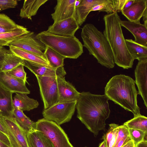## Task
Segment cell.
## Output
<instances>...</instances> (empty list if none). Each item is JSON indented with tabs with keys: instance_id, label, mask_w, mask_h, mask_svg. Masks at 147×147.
<instances>
[{
	"instance_id": "obj_7",
	"label": "cell",
	"mask_w": 147,
	"mask_h": 147,
	"mask_svg": "<svg viewBox=\"0 0 147 147\" xmlns=\"http://www.w3.org/2000/svg\"><path fill=\"white\" fill-rule=\"evenodd\" d=\"M76 102L57 103L42 113L45 119L54 122L59 125L69 121L74 114Z\"/></svg>"
},
{
	"instance_id": "obj_23",
	"label": "cell",
	"mask_w": 147,
	"mask_h": 147,
	"mask_svg": "<svg viewBox=\"0 0 147 147\" xmlns=\"http://www.w3.org/2000/svg\"><path fill=\"white\" fill-rule=\"evenodd\" d=\"M48 0H25L19 14L22 18L32 20V17L35 15L39 7Z\"/></svg>"
},
{
	"instance_id": "obj_9",
	"label": "cell",
	"mask_w": 147,
	"mask_h": 147,
	"mask_svg": "<svg viewBox=\"0 0 147 147\" xmlns=\"http://www.w3.org/2000/svg\"><path fill=\"white\" fill-rule=\"evenodd\" d=\"M1 119L7 130L10 147H29L27 132L19 125L14 117L7 118L1 116Z\"/></svg>"
},
{
	"instance_id": "obj_38",
	"label": "cell",
	"mask_w": 147,
	"mask_h": 147,
	"mask_svg": "<svg viewBox=\"0 0 147 147\" xmlns=\"http://www.w3.org/2000/svg\"><path fill=\"white\" fill-rule=\"evenodd\" d=\"M0 140L10 147V143L7 136L0 131Z\"/></svg>"
},
{
	"instance_id": "obj_31",
	"label": "cell",
	"mask_w": 147,
	"mask_h": 147,
	"mask_svg": "<svg viewBox=\"0 0 147 147\" xmlns=\"http://www.w3.org/2000/svg\"><path fill=\"white\" fill-rule=\"evenodd\" d=\"M109 129L102 137L105 140L107 147H113L118 131L119 125L114 123L109 124Z\"/></svg>"
},
{
	"instance_id": "obj_11",
	"label": "cell",
	"mask_w": 147,
	"mask_h": 147,
	"mask_svg": "<svg viewBox=\"0 0 147 147\" xmlns=\"http://www.w3.org/2000/svg\"><path fill=\"white\" fill-rule=\"evenodd\" d=\"M79 28L76 19L72 17L54 22L46 31L55 35L73 36Z\"/></svg>"
},
{
	"instance_id": "obj_35",
	"label": "cell",
	"mask_w": 147,
	"mask_h": 147,
	"mask_svg": "<svg viewBox=\"0 0 147 147\" xmlns=\"http://www.w3.org/2000/svg\"><path fill=\"white\" fill-rule=\"evenodd\" d=\"M128 136H129V133L127 127L123 124L119 125L116 140L113 147L115 146L119 141L125 137Z\"/></svg>"
},
{
	"instance_id": "obj_8",
	"label": "cell",
	"mask_w": 147,
	"mask_h": 147,
	"mask_svg": "<svg viewBox=\"0 0 147 147\" xmlns=\"http://www.w3.org/2000/svg\"><path fill=\"white\" fill-rule=\"evenodd\" d=\"M39 87L44 109L57 103L58 92L57 77L36 76Z\"/></svg>"
},
{
	"instance_id": "obj_34",
	"label": "cell",
	"mask_w": 147,
	"mask_h": 147,
	"mask_svg": "<svg viewBox=\"0 0 147 147\" xmlns=\"http://www.w3.org/2000/svg\"><path fill=\"white\" fill-rule=\"evenodd\" d=\"M5 72L9 76L22 80L26 83H27L26 73L24 70V66L23 65H19L13 69Z\"/></svg>"
},
{
	"instance_id": "obj_33",
	"label": "cell",
	"mask_w": 147,
	"mask_h": 147,
	"mask_svg": "<svg viewBox=\"0 0 147 147\" xmlns=\"http://www.w3.org/2000/svg\"><path fill=\"white\" fill-rule=\"evenodd\" d=\"M129 136L136 146L138 144L144 141L147 140V131L141 130L128 129Z\"/></svg>"
},
{
	"instance_id": "obj_19",
	"label": "cell",
	"mask_w": 147,
	"mask_h": 147,
	"mask_svg": "<svg viewBox=\"0 0 147 147\" xmlns=\"http://www.w3.org/2000/svg\"><path fill=\"white\" fill-rule=\"evenodd\" d=\"M147 9V0H135L130 7L121 12L129 21L139 22Z\"/></svg>"
},
{
	"instance_id": "obj_43",
	"label": "cell",
	"mask_w": 147,
	"mask_h": 147,
	"mask_svg": "<svg viewBox=\"0 0 147 147\" xmlns=\"http://www.w3.org/2000/svg\"><path fill=\"white\" fill-rule=\"evenodd\" d=\"M135 147H147V140H144L138 143Z\"/></svg>"
},
{
	"instance_id": "obj_37",
	"label": "cell",
	"mask_w": 147,
	"mask_h": 147,
	"mask_svg": "<svg viewBox=\"0 0 147 147\" xmlns=\"http://www.w3.org/2000/svg\"><path fill=\"white\" fill-rule=\"evenodd\" d=\"M17 5V0H0V11L8 9L15 8Z\"/></svg>"
},
{
	"instance_id": "obj_49",
	"label": "cell",
	"mask_w": 147,
	"mask_h": 147,
	"mask_svg": "<svg viewBox=\"0 0 147 147\" xmlns=\"http://www.w3.org/2000/svg\"><path fill=\"white\" fill-rule=\"evenodd\" d=\"M0 147H10L0 140Z\"/></svg>"
},
{
	"instance_id": "obj_29",
	"label": "cell",
	"mask_w": 147,
	"mask_h": 147,
	"mask_svg": "<svg viewBox=\"0 0 147 147\" xmlns=\"http://www.w3.org/2000/svg\"><path fill=\"white\" fill-rule=\"evenodd\" d=\"M44 53L50 67L57 68L63 66L64 59L66 58L51 48L45 46Z\"/></svg>"
},
{
	"instance_id": "obj_5",
	"label": "cell",
	"mask_w": 147,
	"mask_h": 147,
	"mask_svg": "<svg viewBox=\"0 0 147 147\" xmlns=\"http://www.w3.org/2000/svg\"><path fill=\"white\" fill-rule=\"evenodd\" d=\"M36 37L45 46L66 58L76 59L83 53V45L75 36H61L44 31L36 34Z\"/></svg>"
},
{
	"instance_id": "obj_6",
	"label": "cell",
	"mask_w": 147,
	"mask_h": 147,
	"mask_svg": "<svg viewBox=\"0 0 147 147\" xmlns=\"http://www.w3.org/2000/svg\"><path fill=\"white\" fill-rule=\"evenodd\" d=\"M35 123L36 129L45 135L55 147H74L63 130L54 122L44 118Z\"/></svg>"
},
{
	"instance_id": "obj_4",
	"label": "cell",
	"mask_w": 147,
	"mask_h": 147,
	"mask_svg": "<svg viewBox=\"0 0 147 147\" xmlns=\"http://www.w3.org/2000/svg\"><path fill=\"white\" fill-rule=\"evenodd\" d=\"M81 36L90 55L98 62L107 68L115 66L113 53L110 46L103 34L92 24L88 23L82 28Z\"/></svg>"
},
{
	"instance_id": "obj_39",
	"label": "cell",
	"mask_w": 147,
	"mask_h": 147,
	"mask_svg": "<svg viewBox=\"0 0 147 147\" xmlns=\"http://www.w3.org/2000/svg\"><path fill=\"white\" fill-rule=\"evenodd\" d=\"M131 140L129 136H126L119 141L114 147H121Z\"/></svg>"
},
{
	"instance_id": "obj_18",
	"label": "cell",
	"mask_w": 147,
	"mask_h": 147,
	"mask_svg": "<svg viewBox=\"0 0 147 147\" xmlns=\"http://www.w3.org/2000/svg\"><path fill=\"white\" fill-rule=\"evenodd\" d=\"M108 1V0H80L79 4L76 7L75 18L79 26L85 22L88 15L94 7Z\"/></svg>"
},
{
	"instance_id": "obj_48",
	"label": "cell",
	"mask_w": 147,
	"mask_h": 147,
	"mask_svg": "<svg viewBox=\"0 0 147 147\" xmlns=\"http://www.w3.org/2000/svg\"><path fill=\"white\" fill-rule=\"evenodd\" d=\"M98 147H107L106 143L105 140H103V141L100 144Z\"/></svg>"
},
{
	"instance_id": "obj_27",
	"label": "cell",
	"mask_w": 147,
	"mask_h": 147,
	"mask_svg": "<svg viewBox=\"0 0 147 147\" xmlns=\"http://www.w3.org/2000/svg\"><path fill=\"white\" fill-rule=\"evenodd\" d=\"M13 116L19 125L27 133L36 130V123L31 120L23 111L14 109Z\"/></svg>"
},
{
	"instance_id": "obj_40",
	"label": "cell",
	"mask_w": 147,
	"mask_h": 147,
	"mask_svg": "<svg viewBox=\"0 0 147 147\" xmlns=\"http://www.w3.org/2000/svg\"><path fill=\"white\" fill-rule=\"evenodd\" d=\"M17 26L16 27H9L5 26H0V33H6L10 32L15 29L17 27Z\"/></svg>"
},
{
	"instance_id": "obj_28",
	"label": "cell",
	"mask_w": 147,
	"mask_h": 147,
	"mask_svg": "<svg viewBox=\"0 0 147 147\" xmlns=\"http://www.w3.org/2000/svg\"><path fill=\"white\" fill-rule=\"evenodd\" d=\"M24 60L16 55L9 49L4 54V59L0 71L6 72L19 65H24Z\"/></svg>"
},
{
	"instance_id": "obj_2",
	"label": "cell",
	"mask_w": 147,
	"mask_h": 147,
	"mask_svg": "<svg viewBox=\"0 0 147 147\" xmlns=\"http://www.w3.org/2000/svg\"><path fill=\"white\" fill-rule=\"evenodd\" d=\"M103 34L111 49L114 63L124 69L132 68L134 60L127 47L117 13L107 14L103 17Z\"/></svg>"
},
{
	"instance_id": "obj_45",
	"label": "cell",
	"mask_w": 147,
	"mask_h": 147,
	"mask_svg": "<svg viewBox=\"0 0 147 147\" xmlns=\"http://www.w3.org/2000/svg\"><path fill=\"white\" fill-rule=\"evenodd\" d=\"M142 17L143 21L144 22V24L147 26V9L145 11Z\"/></svg>"
},
{
	"instance_id": "obj_15",
	"label": "cell",
	"mask_w": 147,
	"mask_h": 147,
	"mask_svg": "<svg viewBox=\"0 0 147 147\" xmlns=\"http://www.w3.org/2000/svg\"><path fill=\"white\" fill-rule=\"evenodd\" d=\"M24 66L35 75L51 77H62L66 74L63 66L57 68L44 65L24 60Z\"/></svg>"
},
{
	"instance_id": "obj_3",
	"label": "cell",
	"mask_w": 147,
	"mask_h": 147,
	"mask_svg": "<svg viewBox=\"0 0 147 147\" xmlns=\"http://www.w3.org/2000/svg\"><path fill=\"white\" fill-rule=\"evenodd\" d=\"M138 94L135 81L125 75L113 76L105 87V94L109 100L131 112L134 117L141 115L140 108L137 104Z\"/></svg>"
},
{
	"instance_id": "obj_36",
	"label": "cell",
	"mask_w": 147,
	"mask_h": 147,
	"mask_svg": "<svg viewBox=\"0 0 147 147\" xmlns=\"http://www.w3.org/2000/svg\"><path fill=\"white\" fill-rule=\"evenodd\" d=\"M17 25L14 21L5 14L0 13V26L16 27Z\"/></svg>"
},
{
	"instance_id": "obj_47",
	"label": "cell",
	"mask_w": 147,
	"mask_h": 147,
	"mask_svg": "<svg viewBox=\"0 0 147 147\" xmlns=\"http://www.w3.org/2000/svg\"><path fill=\"white\" fill-rule=\"evenodd\" d=\"M4 57V54L0 53V70L2 67Z\"/></svg>"
},
{
	"instance_id": "obj_41",
	"label": "cell",
	"mask_w": 147,
	"mask_h": 147,
	"mask_svg": "<svg viewBox=\"0 0 147 147\" xmlns=\"http://www.w3.org/2000/svg\"><path fill=\"white\" fill-rule=\"evenodd\" d=\"M1 116H0V131L5 134L7 136V130L3 125L1 119Z\"/></svg>"
},
{
	"instance_id": "obj_21",
	"label": "cell",
	"mask_w": 147,
	"mask_h": 147,
	"mask_svg": "<svg viewBox=\"0 0 147 147\" xmlns=\"http://www.w3.org/2000/svg\"><path fill=\"white\" fill-rule=\"evenodd\" d=\"M27 94L16 93L13 99L14 109H18L22 111H29L38 107V102L36 100L30 98Z\"/></svg>"
},
{
	"instance_id": "obj_50",
	"label": "cell",
	"mask_w": 147,
	"mask_h": 147,
	"mask_svg": "<svg viewBox=\"0 0 147 147\" xmlns=\"http://www.w3.org/2000/svg\"></svg>"
},
{
	"instance_id": "obj_14",
	"label": "cell",
	"mask_w": 147,
	"mask_h": 147,
	"mask_svg": "<svg viewBox=\"0 0 147 147\" xmlns=\"http://www.w3.org/2000/svg\"><path fill=\"white\" fill-rule=\"evenodd\" d=\"M76 0H57L51 14L54 22L71 18H75Z\"/></svg>"
},
{
	"instance_id": "obj_10",
	"label": "cell",
	"mask_w": 147,
	"mask_h": 147,
	"mask_svg": "<svg viewBox=\"0 0 147 147\" xmlns=\"http://www.w3.org/2000/svg\"><path fill=\"white\" fill-rule=\"evenodd\" d=\"M10 45L36 54L47 60L43 52L45 50V46L38 39L33 32L30 31L20 36Z\"/></svg>"
},
{
	"instance_id": "obj_26",
	"label": "cell",
	"mask_w": 147,
	"mask_h": 147,
	"mask_svg": "<svg viewBox=\"0 0 147 147\" xmlns=\"http://www.w3.org/2000/svg\"><path fill=\"white\" fill-rule=\"evenodd\" d=\"M127 49L135 59L147 58V47L139 44L131 39L125 40Z\"/></svg>"
},
{
	"instance_id": "obj_12",
	"label": "cell",
	"mask_w": 147,
	"mask_h": 147,
	"mask_svg": "<svg viewBox=\"0 0 147 147\" xmlns=\"http://www.w3.org/2000/svg\"><path fill=\"white\" fill-rule=\"evenodd\" d=\"M58 92V103H66L77 101L80 93L72 84L67 81L65 77H57Z\"/></svg>"
},
{
	"instance_id": "obj_30",
	"label": "cell",
	"mask_w": 147,
	"mask_h": 147,
	"mask_svg": "<svg viewBox=\"0 0 147 147\" xmlns=\"http://www.w3.org/2000/svg\"><path fill=\"white\" fill-rule=\"evenodd\" d=\"M123 125L128 129L147 131V118L141 114L125 122Z\"/></svg>"
},
{
	"instance_id": "obj_1",
	"label": "cell",
	"mask_w": 147,
	"mask_h": 147,
	"mask_svg": "<svg viewBox=\"0 0 147 147\" xmlns=\"http://www.w3.org/2000/svg\"><path fill=\"white\" fill-rule=\"evenodd\" d=\"M108 100L105 94L83 92L77 101V118L96 136L105 129L106 121L110 113Z\"/></svg>"
},
{
	"instance_id": "obj_25",
	"label": "cell",
	"mask_w": 147,
	"mask_h": 147,
	"mask_svg": "<svg viewBox=\"0 0 147 147\" xmlns=\"http://www.w3.org/2000/svg\"><path fill=\"white\" fill-rule=\"evenodd\" d=\"M30 32L26 28L17 24L16 28L12 30L0 33V46L9 47L12 42L19 37Z\"/></svg>"
},
{
	"instance_id": "obj_16",
	"label": "cell",
	"mask_w": 147,
	"mask_h": 147,
	"mask_svg": "<svg viewBox=\"0 0 147 147\" xmlns=\"http://www.w3.org/2000/svg\"><path fill=\"white\" fill-rule=\"evenodd\" d=\"M23 80L9 76L0 71V85L5 90L13 93L29 94L30 92Z\"/></svg>"
},
{
	"instance_id": "obj_44",
	"label": "cell",
	"mask_w": 147,
	"mask_h": 147,
	"mask_svg": "<svg viewBox=\"0 0 147 147\" xmlns=\"http://www.w3.org/2000/svg\"><path fill=\"white\" fill-rule=\"evenodd\" d=\"M134 1L135 0H128L123 9H127L130 7L133 3Z\"/></svg>"
},
{
	"instance_id": "obj_46",
	"label": "cell",
	"mask_w": 147,
	"mask_h": 147,
	"mask_svg": "<svg viewBox=\"0 0 147 147\" xmlns=\"http://www.w3.org/2000/svg\"><path fill=\"white\" fill-rule=\"evenodd\" d=\"M8 50L4 47L0 46V53L4 54L8 51Z\"/></svg>"
},
{
	"instance_id": "obj_13",
	"label": "cell",
	"mask_w": 147,
	"mask_h": 147,
	"mask_svg": "<svg viewBox=\"0 0 147 147\" xmlns=\"http://www.w3.org/2000/svg\"><path fill=\"white\" fill-rule=\"evenodd\" d=\"M135 83L138 88V94L142 96L147 107V58L138 61L135 70Z\"/></svg>"
},
{
	"instance_id": "obj_17",
	"label": "cell",
	"mask_w": 147,
	"mask_h": 147,
	"mask_svg": "<svg viewBox=\"0 0 147 147\" xmlns=\"http://www.w3.org/2000/svg\"><path fill=\"white\" fill-rule=\"evenodd\" d=\"M120 24L121 26L126 28L132 34L135 42L147 47V26L141 24L140 22L121 20Z\"/></svg>"
},
{
	"instance_id": "obj_42",
	"label": "cell",
	"mask_w": 147,
	"mask_h": 147,
	"mask_svg": "<svg viewBox=\"0 0 147 147\" xmlns=\"http://www.w3.org/2000/svg\"><path fill=\"white\" fill-rule=\"evenodd\" d=\"M121 147H135V146L133 142L131 140Z\"/></svg>"
},
{
	"instance_id": "obj_24",
	"label": "cell",
	"mask_w": 147,
	"mask_h": 147,
	"mask_svg": "<svg viewBox=\"0 0 147 147\" xmlns=\"http://www.w3.org/2000/svg\"><path fill=\"white\" fill-rule=\"evenodd\" d=\"M9 47V50L11 51L23 60L50 66L46 60L36 54L11 45H10Z\"/></svg>"
},
{
	"instance_id": "obj_22",
	"label": "cell",
	"mask_w": 147,
	"mask_h": 147,
	"mask_svg": "<svg viewBox=\"0 0 147 147\" xmlns=\"http://www.w3.org/2000/svg\"><path fill=\"white\" fill-rule=\"evenodd\" d=\"M26 135L29 147H55L45 135L36 129L27 133Z\"/></svg>"
},
{
	"instance_id": "obj_20",
	"label": "cell",
	"mask_w": 147,
	"mask_h": 147,
	"mask_svg": "<svg viewBox=\"0 0 147 147\" xmlns=\"http://www.w3.org/2000/svg\"><path fill=\"white\" fill-rule=\"evenodd\" d=\"M12 94L0 85V116L7 118L13 117Z\"/></svg>"
},
{
	"instance_id": "obj_32",
	"label": "cell",
	"mask_w": 147,
	"mask_h": 147,
	"mask_svg": "<svg viewBox=\"0 0 147 147\" xmlns=\"http://www.w3.org/2000/svg\"><path fill=\"white\" fill-rule=\"evenodd\" d=\"M96 11L105 12L107 14L117 12V9L114 0H109L106 3L98 5L94 7L91 11Z\"/></svg>"
}]
</instances>
